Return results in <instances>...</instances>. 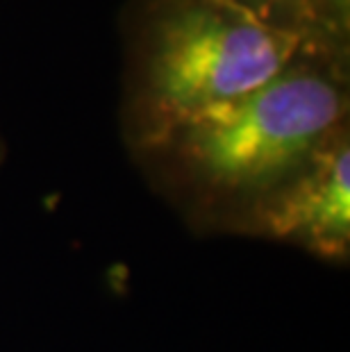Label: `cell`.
Wrapping results in <instances>:
<instances>
[{"label": "cell", "mask_w": 350, "mask_h": 352, "mask_svg": "<svg viewBox=\"0 0 350 352\" xmlns=\"http://www.w3.org/2000/svg\"><path fill=\"white\" fill-rule=\"evenodd\" d=\"M305 52L294 28L221 0H168L141 52L137 146L155 151L187 123L269 85Z\"/></svg>", "instance_id": "obj_2"}, {"label": "cell", "mask_w": 350, "mask_h": 352, "mask_svg": "<svg viewBox=\"0 0 350 352\" xmlns=\"http://www.w3.org/2000/svg\"><path fill=\"white\" fill-rule=\"evenodd\" d=\"M346 118L341 66L305 52L269 85L187 123L148 155L162 160L193 219L232 230L346 127Z\"/></svg>", "instance_id": "obj_1"}, {"label": "cell", "mask_w": 350, "mask_h": 352, "mask_svg": "<svg viewBox=\"0 0 350 352\" xmlns=\"http://www.w3.org/2000/svg\"><path fill=\"white\" fill-rule=\"evenodd\" d=\"M232 7H239L255 16L271 21V23H280L287 28H296V14H298V0H221Z\"/></svg>", "instance_id": "obj_5"}, {"label": "cell", "mask_w": 350, "mask_h": 352, "mask_svg": "<svg viewBox=\"0 0 350 352\" xmlns=\"http://www.w3.org/2000/svg\"><path fill=\"white\" fill-rule=\"evenodd\" d=\"M296 28L311 55L334 66L346 64L350 0H298Z\"/></svg>", "instance_id": "obj_4"}, {"label": "cell", "mask_w": 350, "mask_h": 352, "mask_svg": "<svg viewBox=\"0 0 350 352\" xmlns=\"http://www.w3.org/2000/svg\"><path fill=\"white\" fill-rule=\"evenodd\" d=\"M230 232L289 243L318 259L346 264L350 252L348 125L294 177L241 216Z\"/></svg>", "instance_id": "obj_3"}]
</instances>
